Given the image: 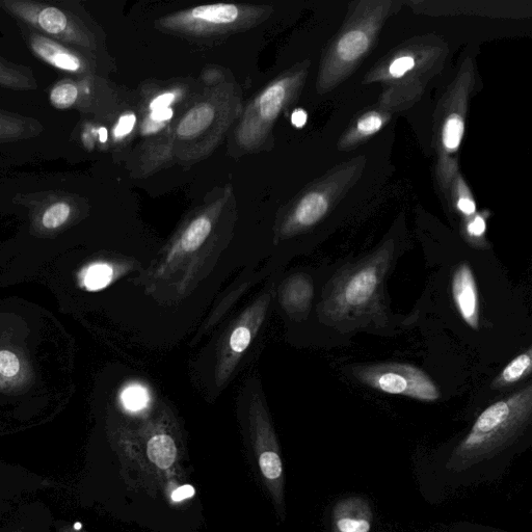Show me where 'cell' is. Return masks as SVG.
I'll return each instance as SVG.
<instances>
[{"label": "cell", "instance_id": "484cf974", "mask_svg": "<svg viewBox=\"0 0 532 532\" xmlns=\"http://www.w3.org/2000/svg\"><path fill=\"white\" fill-rule=\"evenodd\" d=\"M20 360L10 351H0V376L8 379L15 378L20 372Z\"/></svg>", "mask_w": 532, "mask_h": 532}, {"label": "cell", "instance_id": "836d02e7", "mask_svg": "<svg viewBox=\"0 0 532 532\" xmlns=\"http://www.w3.org/2000/svg\"><path fill=\"white\" fill-rule=\"evenodd\" d=\"M98 136L101 143H106L109 139L108 129L101 127L98 131Z\"/></svg>", "mask_w": 532, "mask_h": 532}, {"label": "cell", "instance_id": "d6a6232c", "mask_svg": "<svg viewBox=\"0 0 532 532\" xmlns=\"http://www.w3.org/2000/svg\"><path fill=\"white\" fill-rule=\"evenodd\" d=\"M60 532H87L81 527H78L76 525H63L60 529Z\"/></svg>", "mask_w": 532, "mask_h": 532}, {"label": "cell", "instance_id": "5bb4252c", "mask_svg": "<svg viewBox=\"0 0 532 532\" xmlns=\"http://www.w3.org/2000/svg\"><path fill=\"white\" fill-rule=\"evenodd\" d=\"M144 95L141 111H158L178 108L190 99L191 90L188 84L179 83L151 89Z\"/></svg>", "mask_w": 532, "mask_h": 532}, {"label": "cell", "instance_id": "ba28073f", "mask_svg": "<svg viewBox=\"0 0 532 532\" xmlns=\"http://www.w3.org/2000/svg\"><path fill=\"white\" fill-rule=\"evenodd\" d=\"M354 375L371 388L421 402H436L441 395L433 380L411 364L380 363L361 366L354 370Z\"/></svg>", "mask_w": 532, "mask_h": 532}, {"label": "cell", "instance_id": "2e32d148", "mask_svg": "<svg viewBox=\"0 0 532 532\" xmlns=\"http://www.w3.org/2000/svg\"><path fill=\"white\" fill-rule=\"evenodd\" d=\"M33 49L40 58L53 67L69 72H78L83 69L82 61L73 53L45 38H35Z\"/></svg>", "mask_w": 532, "mask_h": 532}, {"label": "cell", "instance_id": "f1b7e54d", "mask_svg": "<svg viewBox=\"0 0 532 532\" xmlns=\"http://www.w3.org/2000/svg\"><path fill=\"white\" fill-rule=\"evenodd\" d=\"M195 494L196 490L193 486L183 485L172 492L171 500L178 503L193 498Z\"/></svg>", "mask_w": 532, "mask_h": 532}, {"label": "cell", "instance_id": "ffe728a7", "mask_svg": "<svg viewBox=\"0 0 532 532\" xmlns=\"http://www.w3.org/2000/svg\"><path fill=\"white\" fill-rule=\"evenodd\" d=\"M37 22L40 28L51 35L63 34L68 26L67 16L57 8H45L39 12Z\"/></svg>", "mask_w": 532, "mask_h": 532}, {"label": "cell", "instance_id": "4dcf8cb0", "mask_svg": "<svg viewBox=\"0 0 532 532\" xmlns=\"http://www.w3.org/2000/svg\"><path fill=\"white\" fill-rule=\"evenodd\" d=\"M458 206H459V209L463 212V214L467 216L474 214L475 209H476L474 202L468 198L460 199Z\"/></svg>", "mask_w": 532, "mask_h": 532}, {"label": "cell", "instance_id": "d6986e66", "mask_svg": "<svg viewBox=\"0 0 532 532\" xmlns=\"http://www.w3.org/2000/svg\"><path fill=\"white\" fill-rule=\"evenodd\" d=\"M114 278V269L108 263H94L83 273V284L90 291L108 286Z\"/></svg>", "mask_w": 532, "mask_h": 532}, {"label": "cell", "instance_id": "d4e9b609", "mask_svg": "<svg viewBox=\"0 0 532 532\" xmlns=\"http://www.w3.org/2000/svg\"><path fill=\"white\" fill-rule=\"evenodd\" d=\"M139 127V117L136 113L123 114L113 128V138L116 142L127 140Z\"/></svg>", "mask_w": 532, "mask_h": 532}, {"label": "cell", "instance_id": "4fadbf2b", "mask_svg": "<svg viewBox=\"0 0 532 532\" xmlns=\"http://www.w3.org/2000/svg\"><path fill=\"white\" fill-rule=\"evenodd\" d=\"M374 524L369 501L361 496L339 500L332 514V532H370Z\"/></svg>", "mask_w": 532, "mask_h": 532}, {"label": "cell", "instance_id": "6da1fadb", "mask_svg": "<svg viewBox=\"0 0 532 532\" xmlns=\"http://www.w3.org/2000/svg\"><path fill=\"white\" fill-rule=\"evenodd\" d=\"M191 96L168 129L138 154V174L148 176L166 166H191L208 157L241 117L242 91L233 79L224 78Z\"/></svg>", "mask_w": 532, "mask_h": 532}, {"label": "cell", "instance_id": "603a6c76", "mask_svg": "<svg viewBox=\"0 0 532 532\" xmlns=\"http://www.w3.org/2000/svg\"><path fill=\"white\" fill-rule=\"evenodd\" d=\"M70 212L71 208L67 203L53 204L44 212L42 225L47 229H57L67 222Z\"/></svg>", "mask_w": 532, "mask_h": 532}, {"label": "cell", "instance_id": "30bf717a", "mask_svg": "<svg viewBox=\"0 0 532 532\" xmlns=\"http://www.w3.org/2000/svg\"><path fill=\"white\" fill-rule=\"evenodd\" d=\"M141 454L156 474H171L179 462V443L162 422L151 423L140 434Z\"/></svg>", "mask_w": 532, "mask_h": 532}, {"label": "cell", "instance_id": "8992f818", "mask_svg": "<svg viewBox=\"0 0 532 532\" xmlns=\"http://www.w3.org/2000/svg\"><path fill=\"white\" fill-rule=\"evenodd\" d=\"M390 257V253L382 251L337 276L325 303L326 313L337 319L374 310L379 304Z\"/></svg>", "mask_w": 532, "mask_h": 532}, {"label": "cell", "instance_id": "ac0fdd59", "mask_svg": "<svg viewBox=\"0 0 532 532\" xmlns=\"http://www.w3.org/2000/svg\"><path fill=\"white\" fill-rule=\"evenodd\" d=\"M369 46L367 35L361 31H353L344 35L338 43L337 52L345 62L359 59Z\"/></svg>", "mask_w": 532, "mask_h": 532}, {"label": "cell", "instance_id": "83f0119b", "mask_svg": "<svg viewBox=\"0 0 532 532\" xmlns=\"http://www.w3.org/2000/svg\"><path fill=\"white\" fill-rule=\"evenodd\" d=\"M415 65L414 59L410 57H404L394 61L390 67V73L394 77H401Z\"/></svg>", "mask_w": 532, "mask_h": 532}, {"label": "cell", "instance_id": "f546056e", "mask_svg": "<svg viewBox=\"0 0 532 532\" xmlns=\"http://www.w3.org/2000/svg\"><path fill=\"white\" fill-rule=\"evenodd\" d=\"M486 231V222L483 218L477 217L468 225V233L473 237H481Z\"/></svg>", "mask_w": 532, "mask_h": 532}, {"label": "cell", "instance_id": "4316f807", "mask_svg": "<svg viewBox=\"0 0 532 532\" xmlns=\"http://www.w3.org/2000/svg\"><path fill=\"white\" fill-rule=\"evenodd\" d=\"M383 125V120L378 114H370L358 123V128L365 135L377 132Z\"/></svg>", "mask_w": 532, "mask_h": 532}, {"label": "cell", "instance_id": "cb8c5ba5", "mask_svg": "<svg viewBox=\"0 0 532 532\" xmlns=\"http://www.w3.org/2000/svg\"><path fill=\"white\" fill-rule=\"evenodd\" d=\"M78 89L73 84H62L51 91L50 101L57 109L66 110L76 102Z\"/></svg>", "mask_w": 532, "mask_h": 532}, {"label": "cell", "instance_id": "8fae6325", "mask_svg": "<svg viewBox=\"0 0 532 532\" xmlns=\"http://www.w3.org/2000/svg\"><path fill=\"white\" fill-rule=\"evenodd\" d=\"M329 202L319 192H310L303 196L288 214L282 217L278 225V234L291 236L300 230L310 228L321 221L327 214Z\"/></svg>", "mask_w": 532, "mask_h": 532}, {"label": "cell", "instance_id": "e0dca14e", "mask_svg": "<svg viewBox=\"0 0 532 532\" xmlns=\"http://www.w3.org/2000/svg\"><path fill=\"white\" fill-rule=\"evenodd\" d=\"M531 370L532 351L528 349L503 368L500 375L493 382L492 387L494 389L510 387L528 377L531 374Z\"/></svg>", "mask_w": 532, "mask_h": 532}, {"label": "cell", "instance_id": "7402d4cb", "mask_svg": "<svg viewBox=\"0 0 532 532\" xmlns=\"http://www.w3.org/2000/svg\"><path fill=\"white\" fill-rule=\"evenodd\" d=\"M464 135V122L459 116H451L445 123L443 143L448 150L459 148Z\"/></svg>", "mask_w": 532, "mask_h": 532}, {"label": "cell", "instance_id": "52a82bcc", "mask_svg": "<svg viewBox=\"0 0 532 532\" xmlns=\"http://www.w3.org/2000/svg\"><path fill=\"white\" fill-rule=\"evenodd\" d=\"M249 412L251 439L262 482L272 497L278 515L283 519L285 477L278 440L260 397L253 399Z\"/></svg>", "mask_w": 532, "mask_h": 532}, {"label": "cell", "instance_id": "9a60e30c", "mask_svg": "<svg viewBox=\"0 0 532 532\" xmlns=\"http://www.w3.org/2000/svg\"><path fill=\"white\" fill-rule=\"evenodd\" d=\"M313 298V284L309 277L297 275L290 278L282 289V304L291 314L307 312Z\"/></svg>", "mask_w": 532, "mask_h": 532}, {"label": "cell", "instance_id": "e575fe53", "mask_svg": "<svg viewBox=\"0 0 532 532\" xmlns=\"http://www.w3.org/2000/svg\"><path fill=\"white\" fill-rule=\"evenodd\" d=\"M493 532H504V531L495 530V531H493Z\"/></svg>", "mask_w": 532, "mask_h": 532}, {"label": "cell", "instance_id": "d590c367", "mask_svg": "<svg viewBox=\"0 0 532 532\" xmlns=\"http://www.w3.org/2000/svg\"><path fill=\"white\" fill-rule=\"evenodd\" d=\"M18 532H20V531H18Z\"/></svg>", "mask_w": 532, "mask_h": 532}, {"label": "cell", "instance_id": "277c9868", "mask_svg": "<svg viewBox=\"0 0 532 532\" xmlns=\"http://www.w3.org/2000/svg\"><path fill=\"white\" fill-rule=\"evenodd\" d=\"M271 6L202 5L165 15L155 22L159 31L192 38H210L248 31L268 20Z\"/></svg>", "mask_w": 532, "mask_h": 532}, {"label": "cell", "instance_id": "3957f363", "mask_svg": "<svg viewBox=\"0 0 532 532\" xmlns=\"http://www.w3.org/2000/svg\"><path fill=\"white\" fill-rule=\"evenodd\" d=\"M300 78L301 74L279 75L245 106L232 130L233 156L257 153L271 144L274 127L294 96Z\"/></svg>", "mask_w": 532, "mask_h": 532}, {"label": "cell", "instance_id": "7c38bea8", "mask_svg": "<svg viewBox=\"0 0 532 532\" xmlns=\"http://www.w3.org/2000/svg\"><path fill=\"white\" fill-rule=\"evenodd\" d=\"M452 299L463 321L473 330L480 328V295L468 263H462L452 277Z\"/></svg>", "mask_w": 532, "mask_h": 532}, {"label": "cell", "instance_id": "44dd1931", "mask_svg": "<svg viewBox=\"0 0 532 532\" xmlns=\"http://www.w3.org/2000/svg\"><path fill=\"white\" fill-rule=\"evenodd\" d=\"M121 401L128 411L138 412L147 407L149 403V394L144 387L133 385L123 390Z\"/></svg>", "mask_w": 532, "mask_h": 532}, {"label": "cell", "instance_id": "5b68a950", "mask_svg": "<svg viewBox=\"0 0 532 532\" xmlns=\"http://www.w3.org/2000/svg\"><path fill=\"white\" fill-rule=\"evenodd\" d=\"M235 210L236 199L231 185L210 192L172 238L163 256L161 272L196 258L215 237L221 222L234 214Z\"/></svg>", "mask_w": 532, "mask_h": 532}, {"label": "cell", "instance_id": "9c48e42d", "mask_svg": "<svg viewBox=\"0 0 532 532\" xmlns=\"http://www.w3.org/2000/svg\"><path fill=\"white\" fill-rule=\"evenodd\" d=\"M272 302V294H265L238 317L226 336L217 366V382L222 386L231 377L239 360L249 349L262 326Z\"/></svg>", "mask_w": 532, "mask_h": 532}, {"label": "cell", "instance_id": "7a4b0ae2", "mask_svg": "<svg viewBox=\"0 0 532 532\" xmlns=\"http://www.w3.org/2000/svg\"><path fill=\"white\" fill-rule=\"evenodd\" d=\"M532 416V386L488 407L452 451L447 469L461 472L500 454L525 432Z\"/></svg>", "mask_w": 532, "mask_h": 532}, {"label": "cell", "instance_id": "1f68e13d", "mask_svg": "<svg viewBox=\"0 0 532 532\" xmlns=\"http://www.w3.org/2000/svg\"><path fill=\"white\" fill-rule=\"evenodd\" d=\"M291 121L296 127L301 128L307 122V114L302 110H298L292 114Z\"/></svg>", "mask_w": 532, "mask_h": 532}]
</instances>
